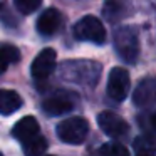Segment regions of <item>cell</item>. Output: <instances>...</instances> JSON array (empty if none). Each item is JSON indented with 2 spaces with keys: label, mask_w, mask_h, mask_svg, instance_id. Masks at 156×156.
Instances as JSON below:
<instances>
[{
  "label": "cell",
  "mask_w": 156,
  "mask_h": 156,
  "mask_svg": "<svg viewBox=\"0 0 156 156\" xmlns=\"http://www.w3.org/2000/svg\"><path fill=\"white\" fill-rule=\"evenodd\" d=\"M99 64L91 61H79V62H66L62 66L61 72L67 81L72 82H81V84L94 86L99 79Z\"/></svg>",
  "instance_id": "1"
},
{
  "label": "cell",
  "mask_w": 156,
  "mask_h": 156,
  "mask_svg": "<svg viewBox=\"0 0 156 156\" xmlns=\"http://www.w3.org/2000/svg\"><path fill=\"white\" fill-rule=\"evenodd\" d=\"M114 49L119 57L128 64H134L139 55V39L134 29L121 27L114 34Z\"/></svg>",
  "instance_id": "2"
},
{
  "label": "cell",
  "mask_w": 156,
  "mask_h": 156,
  "mask_svg": "<svg viewBox=\"0 0 156 156\" xmlns=\"http://www.w3.org/2000/svg\"><path fill=\"white\" fill-rule=\"evenodd\" d=\"M89 134V124L84 118L74 116V118L64 119L57 126V136L61 141L67 144H81L86 141Z\"/></svg>",
  "instance_id": "3"
},
{
  "label": "cell",
  "mask_w": 156,
  "mask_h": 156,
  "mask_svg": "<svg viewBox=\"0 0 156 156\" xmlns=\"http://www.w3.org/2000/svg\"><path fill=\"white\" fill-rule=\"evenodd\" d=\"M74 37L79 41L94 42V44H104L106 29L102 22L94 15H86L74 25Z\"/></svg>",
  "instance_id": "4"
},
{
  "label": "cell",
  "mask_w": 156,
  "mask_h": 156,
  "mask_svg": "<svg viewBox=\"0 0 156 156\" xmlns=\"http://www.w3.org/2000/svg\"><path fill=\"white\" fill-rule=\"evenodd\" d=\"M129 86H131V77H129V72L124 67H114L109 72L108 77V96L112 101H124L129 94Z\"/></svg>",
  "instance_id": "5"
},
{
  "label": "cell",
  "mask_w": 156,
  "mask_h": 156,
  "mask_svg": "<svg viewBox=\"0 0 156 156\" xmlns=\"http://www.w3.org/2000/svg\"><path fill=\"white\" fill-rule=\"evenodd\" d=\"M55 62H57V54H55L54 49H44V51H41L35 55L34 62L30 66L32 77L37 79V81L47 79L54 72Z\"/></svg>",
  "instance_id": "6"
},
{
  "label": "cell",
  "mask_w": 156,
  "mask_h": 156,
  "mask_svg": "<svg viewBox=\"0 0 156 156\" xmlns=\"http://www.w3.org/2000/svg\"><path fill=\"white\" fill-rule=\"evenodd\" d=\"M98 124L111 138H122L129 131V124L112 111H102L98 116Z\"/></svg>",
  "instance_id": "7"
},
{
  "label": "cell",
  "mask_w": 156,
  "mask_h": 156,
  "mask_svg": "<svg viewBox=\"0 0 156 156\" xmlns=\"http://www.w3.org/2000/svg\"><path fill=\"white\" fill-rule=\"evenodd\" d=\"M72 108H74V101H72L67 94H64V92L49 96V98L44 99V102H42V109H44V112L49 116H62V114H66V112H69Z\"/></svg>",
  "instance_id": "8"
},
{
  "label": "cell",
  "mask_w": 156,
  "mask_h": 156,
  "mask_svg": "<svg viewBox=\"0 0 156 156\" xmlns=\"http://www.w3.org/2000/svg\"><path fill=\"white\" fill-rule=\"evenodd\" d=\"M62 24V17L57 9H47L37 20V30L44 37H51L59 30Z\"/></svg>",
  "instance_id": "9"
},
{
  "label": "cell",
  "mask_w": 156,
  "mask_h": 156,
  "mask_svg": "<svg viewBox=\"0 0 156 156\" xmlns=\"http://www.w3.org/2000/svg\"><path fill=\"white\" fill-rule=\"evenodd\" d=\"M39 133H41V126H39L37 119L34 116H25V118H22L20 121L15 122L14 129H12V136L20 143H25L27 139L37 136Z\"/></svg>",
  "instance_id": "10"
},
{
  "label": "cell",
  "mask_w": 156,
  "mask_h": 156,
  "mask_svg": "<svg viewBox=\"0 0 156 156\" xmlns=\"http://www.w3.org/2000/svg\"><path fill=\"white\" fill-rule=\"evenodd\" d=\"M153 101H154V81L148 77L139 82V86L136 87L133 94V102L138 108H148L153 104Z\"/></svg>",
  "instance_id": "11"
},
{
  "label": "cell",
  "mask_w": 156,
  "mask_h": 156,
  "mask_svg": "<svg viewBox=\"0 0 156 156\" xmlns=\"http://www.w3.org/2000/svg\"><path fill=\"white\" fill-rule=\"evenodd\" d=\"M22 106V98L15 91L0 89V114L10 116L15 111H19Z\"/></svg>",
  "instance_id": "12"
},
{
  "label": "cell",
  "mask_w": 156,
  "mask_h": 156,
  "mask_svg": "<svg viewBox=\"0 0 156 156\" xmlns=\"http://www.w3.org/2000/svg\"><path fill=\"white\" fill-rule=\"evenodd\" d=\"M124 12H126V0H106L104 7H102V17L108 22L114 24V22L121 20Z\"/></svg>",
  "instance_id": "13"
},
{
  "label": "cell",
  "mask_w": 156,
  "mask_h": 156,
  "mask_svg": "<svg viewBox=\"0 0 156 156\" xmlns=\"http://www.w3.org/2000/svg\"><path fill=\"white\" fill-rule=\"evenodd\" d=\"M47 151V139L37 134L24 143V154L25 156H42Z\"/></svg>",
  "instance_id": "14"
},
{
  "label": "cell",
  "mask_w": 156,
  "mask_h": 156,
  "mask_svg": "<svg viewBox=\"0 0 156 156\" xmlns=\"http://www.w3.org/2000/svg\"><path fill=\"white\" fill-rule=\"evenodd\" d=\"M99 153H101V156H129V149L118 141L104 143L99 149Z\"/></svg>",
  "instance_id": "15"
},
{
  "label": "cell",
  "mask_w": 156,
  "mask_h": 156,
  "mask_svg": "<svg viewBox=\"0 0 156 156\" xmlns=\"http://www.w3.org/2000/svg\"><path fill=\"white\" fill-rule=\"evenodd\" d=\"M14 5L20 14H32L42 5V0H14Z\"/></svg>",
  "instance_id": "16"
},
{
  "label": "cell",
  "mask_w": 156,
  "mask_h": 156,
  "mask_svg": "<svg viewBox=\"0 0 156 156\" xmlns=\"http://www.w3.org/2000/svg\"><path fill=\"white\" fill-rule=\"evenodd\" d=\"M0 54L7 61V64H17L20 61V51L12 44H4L0 47Z\"/></svg>",
  "instance_id": "17"
},
{
  "label": "cell",
  "mask_w": 156,
  "mask_h": 156,
  "mask_svg": "<svg viewBox=\"0 0 156 156\" xmlns=\"http://www.w3.org/2000/svg\"><path fill=\"white\" fill-rule=\"evenodd\" d=\"M134 149L138 154L141 153H149V154H154V143L149 136H141L134 141Z\"/></svg>",
  "instance_id": "18"
},
{
  "label": "cell",
  "mask_w": 156,
  "mask_h": 156,
  "mask_svg": "<svg viewBox=\"0 0 156 156\" xmlns=\"http://www.w3.org/2000/svg\"><path fill=\"white\" fill-rule=\"evenodd\" d=\"M7 61H5V59L4 57H2V54H0V76H2V74H4V72H5V69H7Z\"/></svg>",
  "instance_id": "19"
},
{
  "label": "cell",
  "mask_w": 156,
  "mask_h": 156,
  "mask_svg": "<svg viewBox=\"0 0 156 156\" xmlns=\"http://www.w3.org/2000/svg\"><path fill=\"white\" fill-rule=\"evenodd\" d=\"M138 156H154V154H149V153H141V154H138Z\"/></svg>",
  "instance_id": "20"
},
{
  "label": "cell",
  "mask_w": 156,
  "mask_h": 156,
  "mask_svg": "<svg viewBox=\"0 0 156 156\" xmlns=\"http://www.w3.org/2000/svg\"><path fill=\"white\" fill-rule=\"evenodd\" d=\"M4 4H5V0H0V9L4 7Z\"/></svg>",
  "instance_id": "21"
},
{
  "label": "cell",
  "mask_w": 156,
  "mask_h": 156,
  "mask_svg": "<svg viewBox=\"0 0 156 156\" xmlns=\"http://www.w3.org/2000/svg\"><path fill=\"white\" fill-rule=\"evenodd\" d=\"M0 156H4V154H2V153H0Z\"/></svg>",
  "instance_id": "22"
}]
</instances>
